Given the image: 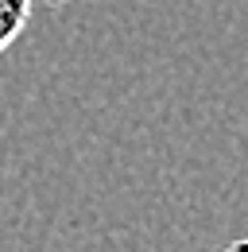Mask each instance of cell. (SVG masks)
Listing matches in <instances>:
<instances>
[{"mask_svg": "<svg viewBox=\"0 0 248 252\" xmlns=\"http://www.w3.org/2000/svg\"><path fill=\"white\" fill-rule=\"evenodd\" d=\"M31 12V0H0V55L8 51V43L24 32Z\"/></svg>", "mask_w": 248, "mask_h": 252, "instance_id": "cell-1", "label": "cell"}, {"mask_svg": "<svg viewBox=\"0 0 248 252\" xmlns=\"http://www.w3.org/2000/svg\"><path fill=\"white\" fill-rule=\"evenodd\" d=\"M221 252H248V237H241V241H233V245H225Z\"/></svg>", "mask_w": 248, "mask_h": 252, "instance_id": "cell-2", "label": "cell"}, {"mask_svg": "<svg viewBox=\"0 0 248 252\" xmlns=\"http://www.w3.org/2000/svg\"><path fill=\"white\" fill-rule=\"evenodd\" d=\"M51 4H62V0H51Z\"/></svg>", "mask_w": 248, "mask_h": 252, "instance_id": "cell-3", "label": "cell"}]
</instances>
